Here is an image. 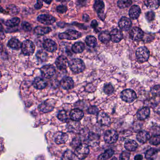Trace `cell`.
Returning a JSON list of instances; mask_svg holds the SVG:
<instances>
[{
    "label": "cell",
    "mask_w": 160,
    "mask_h": 160,
    "mask_svg": "<svg viewBox=\"0 0 160 160\" xmlns=\"http://www.w3.org/2000/svg\"><path fill=\"white\" fill-rule=\"evenodd\" d=\"M69 66L70 69L75 73L83 72L85 69V65L80 59H72L69 62Z\"/></svg>",
    "instance_id": "1"
},
{
    "label": "cell",
    "mask_w": 160,
    "mask_h": 160,
    "mask_svg": "<svg viewBox=\"0 0 160 160\" xmlns=\"http://www.w3.org/2000/svg\"><path fill=\"white\" fill-rule=\"evenodd\" d=\"M150 52L148 49L145 46H141L137 49L136 56L139 63H144L148 60Z\"/></svg>",
    "instance_id": "2"
},
{
    "label": "cell",
    "mask_w": 160,
    "mask_h": 160,
    "mask_svg": "<svg viewBox=\"0 0 160 160\" xmlns=\"http://www.w3.org/2000/svg\"><path fill=\"white\" fill-rule=\"evenodd\" d=\"M81 36L80 32L74 30H68L65 32L60 33L59 37L60 39L68 40H76Z\"/></svg>",
    "instance_id": "3"
},
{
    "label": "cell",
    "mask_w": 160,
    "mask_h": 160,
    "mask_svg": "<svg viewBox=\"0 0 160 160\" xmlns=\"http://www.w3.org/2000/svg\"><path fill=\"white\" fill-rule=\"evenodd\" d=\"M89 153V146L86 144L79 145L75 151V155L80 160H83L87 157Z\"/></svg>",
    "instance_id": "4"
},
{
    "label": "cell",
    "mask_w": 160,
    "mask_h": 160,
    "mask_svg": "<svg viewBox=\"0 0 160 160\" xmlns=\"http://www.w3.org/2000/svg\"><path fill=\"white\" fill-rule=\"evenodd\" d=\"M35 46L30 40H25L22 43V52L25 56H30L33 54L35 51Z\"/></svg>",
    "instance_id": "5"
},
{
    "label": "cell",
    "mask_w": 160,
    "mask_h": 160,
    "mask_svg": "<svg viewBox=\"0 0 160 160\" xmlns=\"http://www.w3.org/2000/svg\"><path fill=\"white\" fill-rule=\"evenodd\" d=\"M56 101L54 99H47L39 106V109L42 113H47L54 109Z\"/></svg>",
    "instance_id": "6"
},
{
    "label": "cell",
    "mask_w": 160,
    "mask_h": 160,
    "mask_svg": "<svg viewBox=\"0 0 160 160\" xmlns=\"http://www.w3.org/2000/svg\"><path fill=\"white\" fill-rule=\"evenodd\" d=\"M121 98L124 101L130 103L135 100L137 98V95L133 90L126 89L122 92Z\"/></svg>",
    "instance_id": "7"
},
{
    "label": "cell",
    "mask_w": 160,
    "mask_h": 160,
    "mask_svg": "<svg viewBox=\"0 0 160 160\" xmlns=\"http://www.w3.org/2000/svg\"><path fill=\"white\" fill-rule=\"evenodd\" d=\"M42 76L46 79H49L53 77L56 73L55 67L52 65H46L41 68Z\"/></svg>",
    "instance_id": "8"
},
{
    "label": "cell",
    "mask_w": 160,
    "mask_h": 160,
    "mask_svg": "<svg viewBox=\"0 0 160 160\" xmlns=\"http://www.w3.org/2000/svg\"><path fill=\"white\" fill-rule=\"evenodd\" d=\"M119 135L117 131L114 130H109L107 131L104 135V140L108 144H113L117 142Z\"/></svg>",
    "instance_id": "9"
},
{
    "label": "cell",
    "mask_w": 160,
    "mask_h": 160,
    "mask_svg": "<svg viewBox=\"0 0 160 160\" xmlns=\"http://www.w3.org/2000/svg\"><path fill=\"white\" fill-rule=\"evenodd\" d=\"M144 35V32L143 31L137 27L133 28L129 33L130 38L133 41H136L142 40Z\"/></svg>",
    "instance_id": "10"
},
{
    "label": "cell",
    "mask_w": 160,
    "mask_h": 160,
    "mask_svg": "<svg viewBox=\"0 0 160 160\" xmlns=\"http://www.w3.org/2000/svg\"><path fill=\"white\" fill-rule=\"evenodd\" d=\"M97 121L102 126H109L111 124L110 117L103 111H100L98 114Z\"/></svg>",
    "instance_id": "11"
},
{
    "label": "cell",
    "mask_w": 160,
    "mask_h": 160,
    "mask_svg": "<svg viewBox=\"0 0 160 160\" xmlns=\"http://www.w3.org/2000/svg\"><path fill=\"white\" fill-rule=\"evenodd\" d=\"M37 20L44 25H50L56 21V18L50 15L41 14L38 17Z\"/></svg>",
    "instance_id": "12"
},
{
    "label": "cell",
    "mask_w": 160,
    "mask_h": 160,
    "mask_svg": "<svg viewBox=\"0 0 160 160\" xmlns=\"http://www.w3.org/2000/svg\"><path fill=\"white\" fill-rule=\"evenodd\" d=\"M119 26L122 30L128 31L132 27V22L130 18L124 17L119 21Z\"/></svg>",
    "instance_id": "13"
},
{
    "label": "cell",
    "mask_w": 160,
    "mask_h": 160,
    "mask_svg": "<svg viewBox=\"0 0 160 160\" xmlns=\"http://www.w3.org/2000/svg\"><path fill=\"white\" fill-rule=\"evenodd\" d=\"M60 84L63 89L66 90H70L74 87V81L70 77H65L61 80Z\"/></svg>",
    "instance_id": "14"
},
{
    "label": "cell",
    "mask_w": 160,
    "mask_h": 160,
    "mask_svg": "<svg viewBox=\"0 0 160 160\" xmlns=\"http://www.w3.org/2000/svg\"><path fill=\"white\" fill-rule=\"evenodd\" d=\"M56 67L59 70H65L67 68L68 65H69V62L65 56H61L57 57L56 61Z\"/></svg>",
    "instance_id": "15"
},
{
    "label": "cell",
    "mask_w": 160,
    "mask_h": 160,
    "mask_svg": "<svg viewBox=\"0 0 160 160\" xmlns=\"http://www.w3.org/2000/svg\"><path fill=\"white\" fill-rule=\"evenodd\" d=\"M43 46L45 50L49 52H55L56 51L57 47L56 43L53 40L49 39L45 40Z\"/></svg>",
    "instance_id": "16"
},
{
    "label": "cell",
    "mask_w": 160,
    "mask_h": 160,
    "mask_svg": "<svg viewBox=\"0 0 160 160\" xmlns=\"http://www.w3.org/2000/svg\"><path fill=\"white\" fill-rule=\"evenodd\" d=\"M111 40L115 43L120 41L123 38V34L121 31L118 29H113L110 33Z\"/></svg>",
    "instance_id": "17"
},
{
    "label": "cell",
    "mask_w": 160,
    "mask_h": 160,
    "mask_svg": "<svg viewBox=\"0 0 160 160\" xmlns=\"http://www.w3.org/2000/svg\"><path fill=\"white\" fill-rule=\"evenodd\" d=\"M84 116L83 112L78 109H72L70 114V119L74 121H79L83 119Z\"/></svg>",
    "instance_id": "18"
},
{
    "label": "cell",
    "mask_w": 160,
    "mask_h": 160,
    "mask_svg": "<svg viewBox=\"0 0 160 160\" xmlns=\"http://www.w3.org/2000/svg\"><path fill=\"white\" fill-rule=\"evenodd\" d=\"M32 85L36 89L42 90L46 88L47 85V83L46 81L45 80H44L42 78L37 77L35 78L33 80Z\"/></svg>",
    "instance_id": "19"
},
{
    "label": "cell",
    "mask_w": 160,
    "mask_h": 160,
    "mask_svg": "<svg viewBox=\"0 0 160 160\" xmlns=\"http://www.w3.org/2000/svg\"><path fill=\"white\" fill-rule=\"evenodd\" d=\"M141 13V10L138 5H134L131 7L129 12V15L132 19H137Z\"/></svg>",
    "instance_id": "20"
},
{
    "label": "cell",
    "mask_w": 160,
    "mask_h": 160,
    "mask_svg": "<svg viewBox=\"0 0 160 160\" xmlns=\"http://www.w3.org/2000/svg\"><path fill=\"white\" fill-rule=\"evenodd\" d=\"M160 151L154 148H151L147 151L145 154L146 159L149 160H156L159 156Z\"/></svg>",
    "instance_id": "21"
},
{
    "label": "cell",
    "mask_w": 160,
    "mask_h": 160,
    "mask_svg": "<svg viewBox=\"0 0 160 160\" xmlns=\"http://www.w3.org/2000/svg\"><path fill=\"white\" fill-rule=\"evenodd\" d=\"M55 141L57 144H64L65 143L68 138V135L65 133L58 132L56 134Z\"/></svg>",
    "instance_id": "22"
},
{
    "label": "cell",
    "mask_w": 160,
    "mask_h": 160,
    "mask_svg": "<svg viewBox=\"0 0 160 160\" xmlns=\"http://www.w3.org/2000/svg\"><path fill=\"white\" fill-rule=\"evenodd\" d=\"M150 109L148 107H144L138 111L137 116L140 120H144L148 117L150 115Z\"/></svg>",
    "instance_id": "23"
},
{
    "label": "cell",
    "mask_w": 160,
    "mask_h": 160,
    "mask_svg": "<svg viewBox=\"0 0 160 160\" xmlns=\"http://www.w3.org/2000/svg\"><path fill=\"white\" fill-rule=\"evenodd\" d=\"M150 138V136L149 133L146 131H141L137 135V139L140 143H146L147 141L149 140Z\"/></svg>",
    "instance_id": "24"
},
{
    "label": "cell",
    "mask_w": 160,
    "mask_h": 160,
    "mask_svg": "<svg viewBox=\"0 0 160 160\" xmlns=\"http://www.w3.org/2000/svg\"><path fill=\"white\" fill-rule=\"evenodd\" d=\"M7 45L12 49L18 50L22 47V43L17 38H12L9 40Z\"/></svg>",
    "instance_id": "25"
},
{
    "label": "cell",
    "mask_w": 160,
    "mask_h": 160,
    "mask_svg": "<svg viewBox=\"0 0 160 160\" xmlns=\"http://www.w3.org/2000/svg\"><path fill=\"white\" fill-rule=\"evenodd\" d=\"M51 31L50 28L38 26L34 29V32L37 35H43L49 33Z\"/></svg>",
    "instance_id": "26"
},
{
    "label": "cell",
    "mask_w": 160,
    "mask_h": 160,
    "mask_svg": "<svg viewBox=\"0 0 160 160\" xmlns=\"http://www.w3.org/2000/svg\"><path fill=\"white\" fill-rule=\"evenodd\" d=\"M104 7L105 5L102 1H96L94 3V9L98 13V15L104 14Z\"/></svg>",
    "instance_id": "27"
},
{
    "label": "cell",
    "mask_w": 160,
    "mask_h": 160,
    "mask_svg": "<svg viewBox=\"0 0 160 160\" xmlns=\"http://www.w3.org/2000/svg\"><path fill=\"white\" fill-rule=\"evenodd\" d=\"M85 49V45L82 42H77L72 46V50L74 53L78 54L81 53Z\"/></svg>",
    "instance_id": "28"
},
{
    "label": "cell",
    "mask_w": 160,
    "mask_h": 160,
    "mask_svg": "<svg viewBox=\"0 0 160 160\" xmlns=\"http://www.w3.org/2000/svg\"><path fill=\"white\" fill-rule=\"evenodd\" d=\"M137 143L133 140H129L124 144V148L128 151H134L137 148Z\"/></svg>",
    "instance_id": "29"
},
{
    "label": "cell",
    "mask_w": 160,
    "mask_h": 160,
    "mask_svg": "<svg viewBox=\"0 0 160 160\" xmlns=\"http://www.w3.org/2000/svg\"><path fill=\"white\" fill-rule=\"evenodd\" d=\"M98 37L99 40L103 43H107L111 40L110 33L107 31L100 32Z\"/></svg>",
    "instance_id": "30"
},
{
    "label": "cell",
    "mask_w": 160,
    "mask_h": 160,
    "mask_svg": "<svg viewBox=\"0 0 160 160\" xmlns=\"http://www.w3.org/2000/svg\"><path fill=\"white\" fill-rule=\"evenodd\" d=\"M114 154V151L111 149L107 150L98 157V160H107L111 158Z\"/></svg>",
    "instance_id": "31"
},
{
    "label": "cell",
    "mask_w": 160,
    "mask_h": 160,
    "mask_svg": "<svg viewBox=\"0 0 160 160\" xmlns=\"http://www.w3.org/2000/svg\"><path fill=\"white\" fill-rule=\"evenodd\" d=\"M20 22V18L17 17H15L5 21L4 24L5 26L10 27H14L18 26Z\"/></svg>",
    "instance_id": "32"
},
{
    "label": "cell",
    "mask_w": 160,
    "mask_h": 160,
    "mask_svg": "<svg viewBox=\"0 0 160 160\" xmlns=\"http://www.w3.org/2000/svg\"><path fill=\"white\" fill-rule=\"evenodd\" d=\"M145 5L150 10H155L157 9L160 6V1H147L145 2Z\"/></svg>",
    "instance_id": "33"
},
{
    "label": "cell",
    "mask_w": 160,
    "mask_h": 160,
    "mask_svg": "<svg viewBox=\"0 0 160 160\" xmlns=\"http://www.w3.org/2000/svg\"><path fill=\"white\" fill-rule=\"evenodd\" d=\"M99 142V136L96 134L92 133L88 137V143L92 147L96 146Z\"/></svg>",
    "instance_id": "34"
},
{
    "label": "cell",
    "mask_w": 160,
    "mask_h": 160,
    "mask_svg": "<svg viewBox=\"0 0 160 160\" xmlns=\"http://www.w3.org/2000/svg\"><path fill=\"white\" fill-rule=\"evenodd\" d=\"M36 58L40 62H44L47 60L48 55L43 50H39L37 51L36 54Z\"/></svg>",
    "instance_id": "35"
},
{
    "label": "cell",
    "mask_w": 160,
    "mask_h": 160,
    "mask_svg": "<svg viewBox=\"0 0 160 160\" xmlns=\"http://www.w3.org/2000/svg\"><path fill=\"white\" fill-rule=\"evenodd\" d=\"M85 42L88 46L94 47L96 46L97 40L94 36L90 35V36H88L86 37Z\"/></svg>",
    "instance_id": "36"
},
{
    "label": "cell",
    "mask_w": 160,
    "mask_h": 160,
    "mask_svg": "<svg viewBox=\"0 0 160 160\" xmlns=\"http://www.w3.org/2000/svg\"><path fill=\"white\" fill-rule=\"evenodd\" d=\"M57 118L61 121L66 122L68 121L69 117L66 111L61 110L58 112Z\"/></svg>",
    "instance_id": "37"
},
{
    "label": "cell",
    "mask_w": 160,
    "mask_h": 160,
    "mask_svg": "<svg viewBox=\"0 0 160 160\" xmlns=\"http://www.w3.org/2000/svg\"><path fill=\"white\" fill-rule=\"evenodd\" d=\"M75 156V153L71 151L67 150L66 151L62 157V160H72Z\"/></svg>",
    "instance_id": "38"
},
{
    "label": "cell",
    "mask_w": 160,
    "mask_h": 160,
    "mask_svg": "<svg viewBox=\"0 0 160 160\" xmlns=\"http://www.w3.org/2000/svg\"><path fill=\"white\" fill-rule=\"evenodd\" d=\"M132 1L121 0L118 2V5L120 8H128L132 5Z\"/></svg>",
    "instance_id": "39"
},
{
    "label": "cell",
    "mask_w": 160,
    "mask_h": 160,
    "mask_svg": "<svg viewBox=\"0 0 160 160\" xmlns=\"http://www.w3.org/2000/svg\"><path fill=\"white\" fill-rule=\"evenodd\" d=\"M104 93L107 95H111L114 92V88L113 85L110 84L105 85L103 88Z\"/></svg>",
    "instance_id": "40"
},
{
    "label": "cell",
    "mask_w": 160,
    "mask_h": 160,
    "mask_svg": "<svg viewBox=\"0 0 160 160\" xmlns=\"http://www.w3.org/2000/svg\"><path fill=\"white\" fill-rule=\"evenodd\" d=\"M149 143L153 145H158L160 144V135L153 136L150 138Z\"/></svg>",
    "instance_id": "41"
},
{
    "label": "cell",
    "mask_w": 160,
    "mask_h": 160,
    "mask_svg": "<svg viewBox=\"0 0 160 160\" xmlns=\"http://www.w3.org/2000/svg\"><path fill=\"white\" fill-rule=\"evenodd\" d=\"M151 93L154 96H160V85H156L153 86L151 89Z\"/></svg>",
    "instance_id": "42"
},
{
    "label": "cell",
    "mask_w": 160,
    "mask_h": 160,
    "mask_svg": "<svg viewBox=\"0 0 160 160\" xmlns=\"http://www.w3.org/2000/svg\"><path fill=\"white\" fill-rule=\"evenodd\" d=\"M145 17L148 22H152L155 18V14L153 12H148L145 15Z\"/></svg>",
    "instance_id": "43"
},
{
    "label": "cell",
    "mask_w": 160,
    "mask_h": 160,
    "mask_svg": "<svg viewBox=\"0 0 160 160\" xmlns=\"http://www.w3.org/2000/svg\"><path fill=\"white\" fill-rule=\"evenodd\" d=\"M130 157V153L124 151L119 156V160H129Z\"/></svg>",
    "instance_id": "44"
},
{
    "label": "cell",
    "mask_w": 160,
    "mask_h": 160,
    "mask_svg": "<svg viewBox=\"0 0 160 160\" xmlns=\"http://www.w3.org/2000/svg\"><path fill=\"white\" fill-rule=\"evenodd\" d=\"M21 26H22L23 29L24 30L26 31H29L31 30L32 26L28 22H22Z\"/></svg>",
    "instance_id": "45"
},
{
    "label": "cell",
    "mask_w": 160,
    "mask_h": 160,
    "mask_svg": "<svg viewBox=\"0 0 160 160\" xmlns=\"http://www.w3.org/2000/svg\"><path fill=\"white\" fill-rule=\"evenodd\" d=\"M56 11L59 13H64L67 11V8L65 5H59L56 7Z\"/></svg>",
    "instance_id": "46"
},
{
    "label": "cell",
    "mask_w": 160,
    "mask_h": 160,
    "mask_svg": "<svg viewBox=\"0 0 160 160\" xmlns=\"http://www.w3.org/2000/svg\"><path fill=\"white\" fill-rule=\"evenodd\" d=\"M88 113L91 114H95L98 112V109L95 106H92L88 109Z\"/></svg>",
    "instance_id": "47"
},
{
    "label": "cell",
    "mask_w": 160,
    "mask_h": 160,
    "mask_svg": "<svg viewBox=\"0 0 160 160\" xmlns=\"http://www.w3.org/2000/svg\"><path fill=\"white\" fill-rule=\"evenodd\" d=\"M42 6L43 2L41 1H38L34 5V7L36 10H40V9H41Z\"/></svg>",
    "instance_id": "48"
},
{
    "label": "cell",
    "mask_w": 160,
    "mask_h": 160,
    "mask_svg": "<svg viewBox=\"0 0 160 160\" xmlns=\"http://www.w3.org/2000/svg\"><path fill=\"white\" fill-rule=\"evenodd\" d=\"M153 110H154V112H156L157 114L160 115V102L155 105L153 108Z\"/></svg>",
    "instance_id": "49"
},
{
    "label": "cell",
    "mask_w": 160,
    "mask_h": 160,
    "mask_svg": "<svg viewBox=\"0 0 160 160\" xmlns=\"http://www.w3.org/2000/svg\"><path fill=\"white\" fill-rule=\"evenodd\" d=\"M98 26V22H97L96 20H94L91 22V26L93 28H96Z\"/></svg>",
    "instance_id": "50"
},
{
    "label": "cell",
    "mask_w": 160,
    "mask_h": 160,
    "mask_svg": "<svg viewBox=\"0 0 160 160\" xmlns=\"http://www.w3.org/2000/svg\"><path fill=\"white\" fill-rule=\"evenodd\" d=\"M143 156L141 154H138L134 157V160H143Z\"/></svg>",
    "instance_id": "51"
},
{
    "label": "cell",
    "mask_w": 160,
    "mask_h": 160,
    "mask_svg": "<svg viewBox=\"0 0 160 160\" xmlns=\"http://www.w3.org/2000/svg\"><path fill=\"white\" fill-rule=\"evenodd\" d=\"M83 19L85 22H87L89 20V17L87 14H84L83 16Z\"/></svg>",
    "instance_id": "52"
},
{
    "label": "cell",
    "mask_w": 160,
    "mask_h": 160,
    "mask_svg": "<svg viewBox=\"0 0 160 160\" xmlns=\"http://www.w3.org/2000/svg\"><path fill=\"white\" fill-rule=\"evenodd\" d=\"M44 2H45L46 3H47V4H50V3H51V2H52V1H44Z\"/></svg>",
    "instance_id": "53"
},
{
    "label": "cell",
    "mask_w": 160,
    "mask_h": 160,
    "mask_svg": "<svg viewBox=\"0 0 160 160\" xmlns=\"http://www.w3.org/2000/svg\"><path fill=\"white\" fill-rule=\"evenodd\" d=\"M110 160H118V159H117V158H116V157H114Z\"/></svg>",
    "instance_id": "54"
},
{
    "label": "cell",
    "mask_w": 160,
    "mask_h": 160,
    "mask_svg": "<svg viewBox=\"0 0 160 160\" xmlns=\"http://www.w3.org/2000/svg\"></svg>",
    "instance_id": "55"
}]
</instances>
